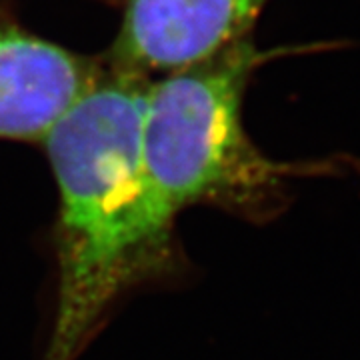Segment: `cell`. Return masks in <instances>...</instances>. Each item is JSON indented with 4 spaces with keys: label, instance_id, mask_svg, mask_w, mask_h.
<instances>
[{
    "label": "cell",
    "instance_id": "1",
    "mask_svg": "<svg viewBox=\"0 0 360 360\" xmlns=\"http://www.w3.org/2000/svg\"><path fill=\"white\" fill-rule=\"evenodd\" d=\"M153 78L101 70L44 134L60 194L58 302L44 360H75L122 292L165 270L172 222L144 162Z\"/></svg>",
    "mask_w": 360,
    "mask_h": 360
},
{
    "label": "cell",
    "instance_id": "2",
    "mask_svg": "<svg viewBox=\"0 0 360 360\" xmlns=\"http://www.w3.org/2000/svg\"><path fill=\"white\" fill-rule=\"evenodd\" d=\"M264 54L240 40L200 63L153 80L144 112V162L172 217L214 205L246 219L281 212L290 179L330 174V162H276L243 124V96Z\"/></svg>",
    "mask_w": 360,
    "mask_h": 360
},
{
    "label": "cell",
    "instance_id": "3",
    "mask_svg": "<svg viewBox=\"0 0 360 360\" xmlns=\"http://www.w3.org/2000/svg\"><path fill=\"white\" fill-rule=\"evenodd\" d=\"M269 0H129L110 66L170 75L246 40Z\"/></svg>",
    "mask_w": 360,
    "mask_h": 360
},
{
    "label": "cell",
    "instance_id": "4",
    "mask_svg": "<svg viewBox=\"0 0 360 360\" xmlns=\"http://www.w3.org/2000/svg\"><path fill=\"white\" fill-rule=\"evenodd\" d=\"M98 72L0 11V139L42 141Z\"/></svg>",
    "mask_w": 360,
    "mask_h": 360
}]
</instances>
